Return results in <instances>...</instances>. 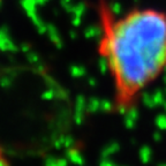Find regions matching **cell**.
Here are the masks:
<instances>
[{
    "mask_svg": "<svg viewBox=\"0 0 166 166\" xmlns=\"http://www.w3.org/2000/svg\"><path fill=\"white\" fill-rule=\"evenodd\" d=\"M0 166H11V163L8 160L7 156L5 154L4 149L0 145Z\"/></svg>",
    "mask_w": 166,
    "mask_h": 166,
    "instance_id": "cell-3",
    "label": "cell"
},
{
    "mask_svg": "<svg viewBox=\"0 0 166 166\" xmlns=\"http://www.w3.org/2000/svg\"><path fill=\"white\" fill-rule=\"evenodd\" d=\"M98 53L113 84V110L132 112L166 71V13L139 7L117 15L103 4Z\"/></svg>",
    "mask_w": 166,
    "mask_h": 166,
    "instance_id": "cell-1",
    "label": "cell"
},
{
    "mask_svg": "<svg viewBox=\"0 0 166 166\" xmlns=\"http://www.w3.org/2000/svg\"><path fill=\"white\" fill-rule=\"evenodd\" d=\"M21 4H22L23 8L27 11V13H28V14H31V13H34L35 12L37 1H36V0H21Z\"/></svg>",
    "mask_w": 166,
    "mask_h": 166,
    "instance_id": "cell-2",
    "label": "cell"
},
{
    "mask_svg": "<svg viewBox=\"0 0 166 166\" xmlns=\"http://www.w3.org/2000/svg\"><path fill=\"white\" fill-rule=\"evenodd\" d=\"M36 1H37V4H39V5H44L46 1H49V0H36Z\"/></svg>",
    "mask_w": 166,
    "mask_h": 166,
    "instance_id": "cell-4",
    "label": "cell"
},
{
    "mask_svg": "<svg viewBox=\"0 0 166 166\" xmlns=\"http://www.w3.org/2000/svg\"><path fill=\"white\" fill-rule=\"evenodd\" d=\"M0 4H1V1H0Z\"/></svg>",
    "mask_w": 166,
    "mask_h": 166,
    "instance_id": "cell-5",
    "label": "cell"
}]
</instances>
